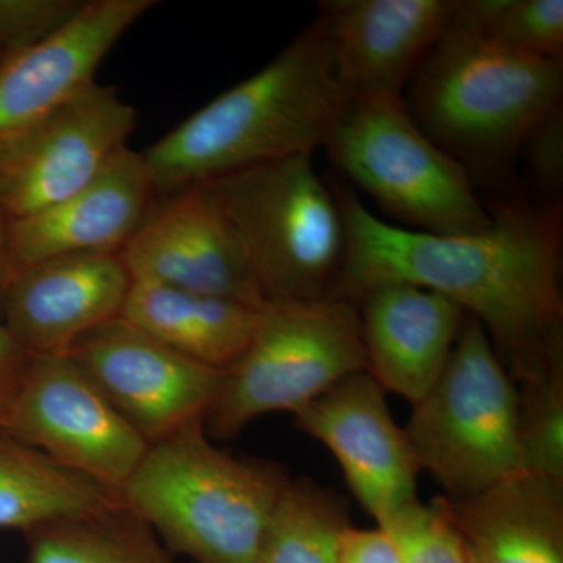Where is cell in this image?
<instances>
[{"label": "cell", "mask_w": 563, "mask_h": 563, "mask_svg": "<svg viewBox=\"0 0 563 563\" xmlns=\"http://www.w3.org/2000/svg\"><path fill=\"white\" fill-rule=\"evenodd\" d=\"M346 257L333 298L377 285L439 292L481 322L515 385L563 365L562 203L501 199L479 232L433 235L380 220L335 188Z\"/></svg>", "instance_id": "cell-1"}, {"label": "cell", "mask_w": 563, "mask_h": 563, "mask_svg": "<svg viewBox=\"0 0 563 563\" xmlns=\"http://www.w3.org/2000/svg\"><path fill=\"white\" fill-rule=\"evenodd\" d=\"M352 95L317 22L268 65L221 92L143 154L157 195L324 147Z\"/></svg>", "instance_id": "cell-2"}, {"label": "cell", "mask_w": 563, "mask_h": 563, "mask_svg": "<svg viewBox=\"0 0 563 563\" xmlns=\"http://www.w3.org/2000/svg\"><path fill=\"white\" fill-rule=\"evenodd\" d=\"M407 85L418 128L474 184L506 187L526 135L562 103L563 65L448 27Z\"/></svg>", "instance_id": "cell-3"}, {"label": "cell", "mask_w": 563, "mask_h": 563, "mask_svg": "<svg viewBox=\"0 0 563 563\" xmlns=\"http://www.w3.org/2000/svg\"><path fill=\"white\" fill-rule=\"evenodd\" d=\"M288 470L235 457L211 443L206 424L151 444L118 495L173 554L192 563H255Z\"/></svg>", "instance_id": "cell-4"}, {"label": "cell", "mask_w": 563, "mask_h": 563, "mask_svg": "<svg viewBox=\"0 0 563 563\" xmlns=\"http://www.w3.org/2000/svg\"><path fill=\"white\" fill-rule=\"evenodd\" d=\"M242 247L265 302L333 298L346 232L335 191L312 154L203 180Z\"/></svg>", "instance_id": "cell-5"}, {"label": "cell", "mask_w": 563, "mask_h": 563, "mask_svg": "<svg viewBox=\"0 0 563 563\" xmlns=\"http://www.w3.org/2000/svg\"><path fill=\"white\" fill-rule=\"evenodd\" d=\"M362 372L355 303L340 298L266 302L242 357L224 372L206 431L210 439H235L255 418L296 413Z\"/></svg>", "instance_id": "cell-6"}, {"label": "cell", "mask_w": 563, "mask_h": 563, "mask_svg": "<svg viewBox=\"0 0 563 563\" xmlns=\"http://www.w3.org/2000/svg\"><path fill=\"white\" fill-rule=\"evenodd\" d=\"M406 433L421 472L448 498H468L523 472L517 385L468 314L442 376L415 404Z\"/></svg>", "instance_id": "cell-7"}, {"label": "cell", "mask_w": 563, "mask_h": 563, "mask_svg": "<svg viewBox=\"0 0 563 563\" xmlns=\"http://www.w3.org/2000/svg\"><path fill=\"white\" fill-rule=\"evenodd\" d=\"M324 147L388 217L412 231L463 235L490 225L472 176L418 128L402 96H355Z\"/></svg>", "instance_id": "cell-8"}, {"label": "cell", "mask_w": 563, "mask_h": 563, "mask_svg": "<svg viewBox=\"0 0 563 563\" xmlns=\"http://www.w3.org/2000/svg\"><path fill=\"white\" fill-rule=\"evenodd\" d=\"M3 432L117 496L150 450L69 354L33 355Z\"/></svg>", "instance_id": "cell-9"}, {"label": "cell", "mask_w": 563, "mask_h": 563, "mask_svg": "<svg viewBox=\"0 0 563 563\" xmlns=\"http://www.w3.org/2000/svg\"><path fill=\"white\" fill-rule=\"evenodd\" d=\"M136 110L117 88L92 81L0 143V211L20 220L80 190L129 147Z\"/></svg>", "instance_id": "cell-10"}, {"label": "cell", "mask_w": 563, "mask_h": 563, "mask_svg": "<svg viewBox=\"0 0 563 563\" xmlns=\"http://www.w3.org/2000/svg\"><path fill=\"white\" fill-rule=\"evenodd\" d=\"M69 355L150 446L206 424L224 377L122 318L85 335Z\"/></svg>", "instance_id": "cell-11"}, {"label": "cell", "mask_w": 563, "mask_h": 563, "mask_svg": "<svg viewBox=\"0 0 563 563\" xmlns=\"http://www.w3.org/2000/svg\"><path fill=\"white\" fill-rule=\"evenodd\" d=\"M132 280L265 306L242 247L206 181L166 196L120 252Z\"/></svg>", "instance_id": "cell-12"}, {"label": "cell", "mask_w": 563, "mask_h": 563, "mask_svg": "<svg viewBox=\"0 0 563 563\" xmlns=\"http://www.w3.org/2000/svg\"><path fill=\"white\" fill-rule=\"evenodd\" d=\"M292 415L298 429L331 451L352 495L374 520L418 499L417 455L406 429L393 420L384 388L368 373L352 374Z\"/></svg>", "instance_id": "cell-13"}, {"label": "cell", "mask_w": 563, "mask_h": 563, "mask_svg": "<svg viewBox=\"0 0 563 563\" xmlns=\"http://www.w3.org/2000/svg\"><path fill=\"white\" fill-rule=\"evenodd\" d=\"M132 277L120 254H73L11 276L0 324L31 355H63L121 318Z\"/></svg>", "instance_id": "cell-14"}, {"label": "cell", "mask_w": 563, "mask_h": 563, "mask_svg": "<svg viewBox=\"0 0 563 563\" xmlns=\"http://www.w3.org/2000/svg\"><path fill=\"white\" fill-rule=\"evenodd\" d=\"M155 0H85L60 31L0 62V143L96 81L107 55Z\"/></svg>", "instance_id": "cell-15"}, {"label": "cell", "mask_w": 563, "mask_h": 563, "mask_svg": "<svg viewBox=\"0 0 563 563\" xmlns=\"http://www.w3.org/2000/svg\"><path fill=\"white\" fill-rule=\"evenodd\" d=\"M451 0H328L317 22L336 77L355 96H402L450 27Z\"/></svg>", "instance_id": "cell-16"}, {"label": "cell", "mask_w": 563, "mask_h": 563, "mask_svg": "<svg viewBox=\"0 0 563 563\" xmlns=\"http://www.w3.org/2000/svg\"><path fill=\"white\" fill-rule=\"evenodd\" d=\"M157 196L143 154L124 147L80 190L9 221L14 272L73 254H120L146 220Z\"/></svg>", "instance_id": "cell-17"}, {"label": "cell", "mask_w": 563, "mask_h": 563, "mask_svg": "<svg viewBox=\"0 0 563 563\" xmlns=\"http://www.w3.org/2000/svg\"><path fill=\"white\" fill-rule=\"evenodd\" d=\"M355 306L365 372L415 406L442 376L466 313L439 292L401 282L369 288Z\"/></svg>", "instance_id": "cell-18"}, {"label": "cell", "mask_w": 563, "mask_h": 563, "mask_svg": "<svg viewBox=\"0 0 563 563\" xmlns=\"http://www.w3.org/2000/svg\"><path fill=\"white\" fill-rule=\"evenodd\" d=\"M444 499L477 563H563V481L520 472Z\"/></svg>", "instance_id": "cell-19"}, {"label": "cell", "mask_w": 563, "mask_h": 563, "mask_svg": "<svg viewBox=\"0 0 563 563\" xmlns=\"http://www.w3.org/2000/svg\"><path fill=\"white\" fill-rule=\"evenodd\" d=\"M261 310L231 299L132 280L121 318L185 357L228 372L250 344Z\"/></svg>", "instance_id": "cell-20"}, {"label": "cell", "mask_w": 563, "mask_h": 563, "mask_svg": "<svg viewBox=\"0 0 563 563\" xmlns=\"http://www.w3.org/2000/svg\"><path fill=\"white\" fill-rule=\"evenodd\" d=\"M118 501L114 493L0 432V529L27 533Z\"/></svg>", "instance_id": "cell-21"}, {"label": "cell", "mask_w": 563, "mask_h": 563, "mask_svg": "<svg viewBox=\"0 0 563 563\" xmlns=\"http://www.w3.org/2000/svg\"><path fill=\"white\" fill-rule=\"evenodd\" d=\"M24 536L27 563H176L151 526L121 501Z\"/></svg>", "instance_id": "cell-22"}, {"label": "cell", "mask_w": 563, "mask_h": 563, "mask_svg": "<svg viewBox=\"0 0 563 563\" xmlns=\"http://www.w3.org/2000/svg\"><path fill=\"white\" fill-rule=\"evenodd\" d=\"M350 525L342 496L290 479L274 507L255 563H339L340 533Z\"/></svg>", "instance_id": "cell-23"}, {"label": "cell", "mask_w": 563, "mask_h": 563, "mask_svg": "<svg viewBox=\"0 0 563 563\" xmlns=\"http://www.w3.org/2000/svg\"><path fill=\"white\" fill-rule=\"evenodd\" d=\"M450 29L517 54L563 62L562 0H451Z\"/></svg>", "instance_id": "cell-24"}, {"label": "cell", "mask_w": 563, "mask_h": 563, "mask_svg": "<svg viewBox=\"0 0 563 563\" xmlns=\"http://www.w3.org/2000/svg\"><path fill=\"white\" fill-rule=\"evenodd\" d=\"M523 472L563 481V365L517 385Z\"/></svg>", "instance_id": "cell-25"}, {"label": "cell", "mask_w": 563, "mask_h": 563, "mask_svg": "<svg viewBox=\"0 0 563 563\" xmlns=\"http://www.w3.org/2000/svg\"><path fill=\"white\" fill-rule=\"evenodd\" d=\"M402 563H470L472 551L455 525L446 499H420L377 520Z\"/></svg>", "instance_id": "cell-26"}, {"label": "cell", "mask_w": 563, "mask_h": 563, "mask_svg": "<svg viewBox=\"0 0 563 563\" xmlns=\"http://www.w3.org/2000/svg\"><path fill=\"white\" fill-rule=\"evenodd\" d=\"M85 0H0V44L25 49L68 24Z\"/></svg>", "instance_id": "cell-27"}, {"label": "cell", "mask_w": 563, "mask_h": 563, "mask_svg": "<svg viewBox=\"0 0 563 563\" xmlns=\"http://www.w3.org/2000/svg\"><path fill=\"white\" fill-rule=\"evenodd\" d=\"M532 187L539 201L561 203L563 187V109L562 103L536 122L521 144Z\"/></svg>", "instance_id": "cell-28"}, {"label": "cell", "mask_w": 563, "mask_h": 563, "mask_svg": "<svg viewBox=\"0 0 563 563\" xmlns=\"http://www.w3.org/2000/svg\"><path fill=\"white\" fill-rule=\"evenodd\" d=\"M339 563H402L383 528L357 529L347 525L340 533Z\"/></svg>", "instance_id": "cell-29"}, {"label": "cell", "mask_w": 563, "mask_h": 563, "mask_svg": "<svg viewBox=\"0 0 563 563\" xmlns=\"http://www.w3.org/2000/svg\"><path fill=\"white\" fill-rule=\"evenodd\" d=\"M33 355L22 350L0 324V432L5 428L11 407L20 391Z\"/></svg>", "instance_id": "cell-30"}, {"label": "cell", "mask_w": 563, "mask_h": 563, "mask_svg": "<svg viewBox=\"0 0 563 563\" xmlns=\"http://www.w3.org/2000/svg\"><path fill=\"white\" fill-rule=\"evenodd\" d=\"M9 221L3 217L0 211V317H2V303L5 298L7 287H9L11 276H13L14 268L11 262L9 231H7Z\"/></svg>", "instance_id": "cell-31"}, {"label": "cell", "mask_w": 563, "mask_h": 563, "mask_svg": "<svg viewBox=\"0 0 563 563\" xmlns=\"http://www.w3.org/2000/svg\"><path fill=\"white\" fill-rule=\"evenodd\" d=\"M7 54H9V49H7V47L3 46V44H0V62H2L3 58H5Z\"/></svg>", "instance_id": "cell-32"}, {"label": "cell", "mask_w": 563, "mask_h": 563, "mask_svg": "<svg viewBox=\"0 0 563 563\" xmlns=\"http://www.w3.org/2000/svg\"><path fill=\"white\" fill-rule=\"evenodd\" d=\"M470 551H472V550H470ZM470 563H477L476 559H474L473 553H472V561H470Z\"/></svg>", "instance_id": "cell-33"}]
</instances>
